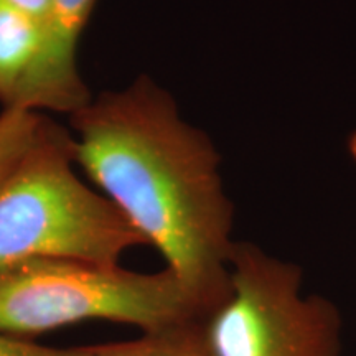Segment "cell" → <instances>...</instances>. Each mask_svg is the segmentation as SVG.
I'll return each instance as SVG.
<instances>
[{
    "instance_id": "obj_11",
    "label": "cell",
    "mask_w": 356,
    "mask_h": 356,
    "mask_svg": "<svg viewBox=\"0 0 356 356\" xmlns=\"http://www.w3.org/2000/svg\"><path fill=\"white\" fill-rule=\"evenodd\" d=\"M348 149H350V154L351 157H353L356 160V132L351 136V139L348 142Z\"/></svg>"
},
{
    "instance_id": "obj_9",
    "label": "cell",
    "mask_w": 356,
    "mask_h": 356,
    "mask_svg": "<svg viewBox=\"0 0 356 356\" xmlns=\"http://www.w3.org/2000/svg\"><path fill=\"white\" fill-rule=\"evenodd\" d=\"M102 345L79 346V348H51L22 341L19 338L0 333V356H97Z\"/></svg>"
},
{
    "instance_id": "obj_8",
    "label": "cell",
    "mask_w": 356,
    "mask_h": 356,
    "mask_svg": "<svg viewBox=\"0 0 356 356\" xmlns=\"http://www.w3.org/2000/svg\"><path fill=\"white\" fill-rule=\"evenodd\" d=\"M44 115L25 109L0 113V181L37 139Z\"/></svg>"
},
{
    "instance_id": "obj_6",
    "label": "cell",
    "mask_w": 356,
    "mask_h": 356,
    "mask_svg": "<svg viewBox=\"0 0 356 356\" xmlns=\"http://www.w3.org/2000/svg\"><path fill=\"white\" fill-rule=\"evenodd\" d=\"M42 40V25L15 8L0 3V102L3 109L24 83Z\"/></svg>"
},
{
    "instance_id": "obj_1",
    "label": "cell",
    "mask_w": 356,
    "mask_h": 356,
    "mask_svg": "<svg viewBox=\"0 0 356 356\" xmlns=\"http://www.w3.org/2000/svg\"><path fill=\"white\" fill-rule=\"evenodd\" d=\"M70 118L74 163L162 254L208 318L229 293L236 244L211 140L147 76L101 92Z\"/></svg>"
},
{
    "instance_id": "obj_7",
    "label": "cell",
    "mask_w": 356,
    "mask_h": 356,
    "mask_svg": "<svg viewBox=\"0 0 356 356\" xmlns=\"http://www.w3.org/2000/svg\"><path fill=\"white\" fill-rule=\"evenodd\" d=\"M97 356H215L204 332V320L144 332L136 340L102 345Z\"/></svg>"
},
{
    "instance_id": "obj_3",
    "label": "cell",
    "mask_w": 356,
    "mask_h": 356,
    "mask_svg": "<svg viewBox=\"0 0 356 356\" xmlns=\"http://www.w3.org/2000/svg\"><path fill=\"white\" fill-rule=\"evenodd\" d=\"M84 320H111L155 332L207 320L168 269L38 257L0 269V333L37 335Z\"/></svg>"
},
{
    "instance_id": "obj_12",
    "label": "cell",
    "mask_w": 356,
    "mask_h": 356,
    "mask_svg": "<svg viewBox=\"0 0 356 356\" xmlns=\"http://www.w3.org/2000/svg\"><path fill=\"white\" fill-rule=\"evenodd\" d=\"M0 3H2V0H0Z\"/></svg>"
},
{
    "instance_id": "obj_4",
    "label": "cell",
    "mask_w": 356,
    "mask_h": 356,
    "mask_svg": "<svg viewBox=\"0 0 356 356\" xmlns=\"http://www.w3.org/2000/svg\"><path fill=\"white\" fill-rule=\"evenodd\" d=\"M225 302L204 320L215 356H341V317L302 291V270L251 243H236Z\"/></svg>"
},
{
    "instance_id": "obj_10",
    "label": "cell",
    "mask_w": 356,
    "mask_h": 356,
    "mask_svg": "<svg viewBox=\"0 0 356 356\" xmlns=\"http://www.w3.org/2000/svg\"><path fill=\"white\" fill-rule=\"evenodd\" d=\"M2 3L15 8V10L42 25L43 20L47 19L48 10H50L51 0H2Z\"/></svg>"
},
{
    "instance_id": "obj_2",
    "label": "cell",
    "mask_w": 356,
    "mask_h": 356,
    "mask_svg": "<svg viewBox=\"0 0 356 356\" xmlns=\"http://www.w3.org/2000/svg\"><path fill=\"white\" fill-rule=\"evenodd\" d=\"M73 165V136L44 118L37 139L0 181V269L38 257L115 266L129 249L147 246Z\"/></svg>"
},
{
    "instance_id": "obj_5",
    "label": "cell",
    "mask_w": 356,
    "mask_h": 356,
    "mask_svg": "<svg viewBox=\"0 0 356 356\" xmlns=\"http://www.w3.org/2000/svg\"><path fill=\"white\" fill-rule=\"evenodd\" d=\"M96 0H51L38 53L6 109L74 114L92 99L78 70V44Z\"/></svg>"
}]
</instances>
